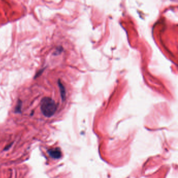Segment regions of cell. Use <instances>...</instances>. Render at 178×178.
<instances>
[{
  "mask_svg": "<svg viewBox=\"0 0 178 178\" xmlns=\"http://www.w3.org/2000/svg\"><path fill=\"white\" fill-rule=\"evenodd\" d=\"M41 111L46 117H51L56 111V105L53 99L48 97H45L41 102Z\"/></svg>",
  "mask_w": 178,
  "mask_h": 178,
  "instance_id": "6da1fadb",
  "label": "cell"
},
{
  "mask_svg": "<svg viewBox=\"0 0 178 178\" xmlns=\"http://www.w3.org/2000/svg\"><path fill=\"white\" fill-rule=\"evenodd\" d=\"M48 153L51 157L54 159H59L62 156L61 149L58 148L50 149L48 150Z\"/></svg>",
  "mask_w": 178,
  "mask_h": 178,
  "instance_id": "7a4b0ae2",
  "label": "cell"
},
{
  "mask_svg": "<svg viewBox=\"0 0 178 178\" xmlns=\"http://www.w3.org/2000/svg\"><path fill=\"white\" fill-rule=\"evenodd\" d=\"M58 84H59V87L60 88V93H61V95L62 97V99L63 101H64L65 98V88L64 87V86H63V85L61 83V82L60 81V80L58 82Z\"/></svg>",
  "mask_w": 178,
  "mask_h": 178,
  "instance_id": "3957f363",
  "label": "cell"
},
{
  "mask_svg": "<svg viewBox=\"0 0 178 178\" xmlns=\"http://www.w3.org/2000/svg\"><path fill=\"white\" fill-rule=\"evenodd\" d=\"M22 102L19 100L17 106L15 108V113H21V110H22Z\"/></svg>",
  "mask_w": 178,
  "mask_h": 178,
  "instance_id": "277c9868",
  "label": "cell"
},
{
  "mask_svg": "<svg viewBox=\"0 0 178 178\" xmlns=\"http://www.w3.org/2000/svg\"><path fill=\"white\" fill-rule=\"evenodd\" d=\"M12 143H11L10 145H8L7 146H6V147L4 148V150H7V149H8L10 148V146H12Z\"/></svg>",
  "mask_w": 178,
  "mask_h": 178,
  "instance_id": "5b68a950",
  "label": "cell"
}]
</instances>
